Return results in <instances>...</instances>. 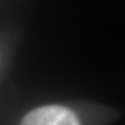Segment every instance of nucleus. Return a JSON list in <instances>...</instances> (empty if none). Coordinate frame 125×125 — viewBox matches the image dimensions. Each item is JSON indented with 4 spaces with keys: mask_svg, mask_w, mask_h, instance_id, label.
<instances>
[{
    "mask_svg": "<svg viewBox=\"0 0 125 125\" xmlns=\"http://www.w3.org/2000/svg\"><path fill=\"white\" fill-rule=\"evenodd\" d=\"M21 125H81L70 109L60 105H47L32 110L22 119Z\"/></svg>",
    "mask_w": 125,
    "mask_h": 125,
    "instance_id": "f257e3e1",
    "label": "nucleus"
}]
</instances>
